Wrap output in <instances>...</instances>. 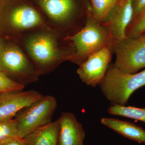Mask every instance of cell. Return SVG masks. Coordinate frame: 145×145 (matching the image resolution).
<instances>
[{"label": "cell", "mask_w": 145, "mask_h": 145, "mask_svg": "<svg viewBox=\"0 0 145 145\" xmlns=\"http://www.w3.org/2000/svg\"><path fill=\"white\" fill-rule=\"evenodd\" d=\"M42 11V15L50 28L65 36L72 35L78 23L77 7L75 0H36Z\"/></svg>", "instance_id": "obj_5"}, {"label": "cell", "mask_w": 145, "mask_h": 145, "mask_svg": "<svg viewBox=\"0 0 145 145\" xmlns=\"http://www.w3.org/2000/svg\"><path fill=\"white\" fill-rule=\"evenodd\" d=\"M66 39L74 48L71 61L78 65L105 47L108 46L112 48V43L107 31L92 13H88L82 28L72 35L67 36Z\"/></svg>", "instance_id": "obj_2"}, {"label": "cell", "mask_w": 145, "mask_h": 145, "mask_svg": "<svg viewBox=\"0 0 145 145\" xmlns=\"http://www.w3.org/2000/svg\"><path fill=\"white\" fill-rule=\"evenodd\" d=\"M132 2L133 9V20L145 8V0H132Z\"/></svg>", "instance_id": "obj_19"}, {"label": "cell", "mask_w": 145, "mask_h": 145, "mask_svg": "<svg viewBox=\"0 0 145 145\" xmlns=\"http://www.w3.org/2000/svg\"><path fill=\"white\" fill-rule=\"evenodd\" d=\"M111 48L108 46L105 47L79 65L77 72L83 82L93 87L100 85L111 61Z\"/></svg>", "instance_id": "obj_8"}, {"label": "cell", "mask_w": 145, "mask_h": 145, "mask_svg": "<svg viewBox=\"0 0 145 145\" xmlns=\"http://www.w3.org/2000/svg\"><path fill=\"white\" fill-rule=\"evenodd\" d=\"M16 137H19L16 119L0 122V143Z\"/></svg>", "instance_id": "obj_17"}, {"label": "cell", "mask_w": 145, "mask_h": 145, "mask_svg": "<svg viewBox=\"0 0 145 145\" xmlns=\"http://www.w3.org/2000/svg\"><path fill=\"white\" fill-rule=\"evenodd\" d=\"M0 145H25L23 138L13 137L0 143Z\"/></svg>", "instance_id": "obj_20"}, {"label": "cell", "mask_w": 145, "mask_h": 145, "mask_svg": "<svg viewBox=\"0 0 145 145\" xmlns=\"http://www.w3.org/2000/svg\"><path fill=\"white\" fill-rule=\"evenodd\" d=\"M66 36L47 27L28 33L18 42L40 76L52 72L65 61H71L74 48Z\"/></svg>", "instance_id": "obj_1"}, {"label": "cell", "mask_w": 145, "mask_h": 145, "mask_svg": "<svg viewBox=\"0 0 145 145\" xmlns=\"http://www.w3.org/2000/svg\"><path fill=\"white\" fill-rule=\"evenodd\" d=\"M57 106L56 99L51 96L41 99L19 112L15 118L18 136L24 138L30 133L51 122Z\"/></svg>", "instance_id": "obj_6"}, {"label": "cell", "mask_w": 145, "mask_h": 145, "mask_svg": "<svg viewBox=\"0 0 145 145\" xmlns=\"http://www.w3.org/2000/svg\"><path fill=\"white\" fill-rule=\"evenodd\" d=\"M0 66L2 72L14 76L25 86L39 80L34 65L18 44L0 43Z\"/></svg>", "instance_id": "obj_4"}, {"label": "cell", "mask_w": 145, "mask_h": 145, "mask_svg": "<svg viewBox=\"0 0 145 145\" xmlns=\"http://www.w3.org/2000/svg\"><path fill=\"white\" fill-rule=\"evenodd\" d=\"M43 95L34 90L19 91L0 95V122L14 119L23 109L39 100Z\"/></svg>", "instance_id": "obj_10"}, {"label": "cell", "mask_w": 145, "mask_h": 145, "mask_svg": "<svg viewBox=\"0 0 145 145\" xmlns=\"http://www.w3.org/2000/svg\"><path fill=\"white\" fill-rule=\"evenodd\" d=\"M133 16L132 0H125L118 4L102 24L109 35L112 48L115 42L126 38V31Z\"/></svg>", "instance_id": "obj_9"}, {"label": "cell", "mask_w": 145, "mask_h": 145, "mask_svg": "<svg viewBox=\"0 0 145 145\" xmlns=\"http://www.w3.org/2000/svg\"><path fill=\"white\" fill-rule=\"evenodd\" d=\"M145 33V8L131 21L126 31L127 38H136Z\"/></svg>", "instance_id": "obj_16"}, {"label": "cell", "mask_w": 145, "mask_h": 145, "mask_svg": "<svg viewBox=\"0 0 145 145\" xmlns=\"http://www.w3.org/2000/svg\"><path fill=\"white\" fill-rule=\"evenodd\" d=\"M59 121L58 145H83L85 138L84 130L75 115L63 112Z\"/></svg>", "instance_id": "obj_11"}, {"label": "cell", "mask_w": 145, "mask_h": 145, "mask_svg": "<svg viewBox=\"0 0 145 145\" xmlns=\"http://www.w3.org/2000/svg\"><path fill=\"white\" fill-rule=\"evenodd\" d=\"M0 71H1V66H0Z\"/></svg>", "instance_id": "obj_22"}, {"label": "cell", "mask_w": 145, "mask_h": 145, "mask_svg": "<svg viewBox=\"0 0 145 145\" xmlns=\"http://www.w3.org/2000/svg\"><path fill=\"white\" fill-rule=\"evenodd\" d=\"M144 35H145V33H144Z\"/></svg>", "instance_id": "obj_23"}, {"label": "cell", "mask_w": 145, "mask_h": 145, "mask_svg": "<svg viewBox=\"0 0 145 145\" xmlns=\"http://www.w3.org/2000/svg\"><path fill=\"white\" fill-rule=\"evenodd\" d=\"M125 0H120V1H119V3L120 2H122L123 1H124Z\"/></svg>", "instance_id": "obj_21"}, {"label": "cell", "mask_w": 145, "mask_h": 145, "mask_svg": "<svg viewBox=\"0 0 145 145\" xmlns=\"http://www.w3.org/2000/svg\"><path fill=\"white\" fill-rule=\"evenodd\" d=\"M59 121L43 126L24 137L25 145H58Z\"/></svg>", "instance_id": "obj_12"}, {"label": "cell", "mask_w": 145, "mask_h": 145, "mask_svg": "<svg viewBox=\"0 0 145 145\" xmlns=\"http://www.w3.org/2000/svg\"><path fill=\"white\" fill-rule=\"evenodd\" d=\"M120 0H91L92 13L99 22L102 24L119 3Z\"/></svg>", "instance_id": "obj_15"}, {"label": "cell", "mask_w": 145, "mask_h": 145, "mask_svg": "<svg viewBox=\"0 0 145 145\" xmlns=\"http://www.w3.org/2000/svg\"><path fill=\"white\" fill-rule=\"evenodd\" d=\"M128 145L126 144V145Z\"/></svg>", "instance_id": "obj_24"}, {"label": "cell", "mask_w": 145, "mask_h": 145, "mask_svg": "<svg viewBox=\"0 0 145 145\" xmlns=\"http://www.w3.org/2000/svg\"><path fill=\"white\" fill-rule=\"evenodd\" d=\"M25 86L9 78L4 72L0 71V95L12 91L24 89Z\"/></svg>", "instance_id": "obj_18"}, {"label": "cell", "mask_w": 145, "mask_h": 145, "mask_svg": "<svg viewBox=\"0 0 145 145\" xmlns=\"http://www.w3.org/2000/svg\"><path fill=\"white\" fill-rule=\"evenodd\" d=\"M112 48L116 54L114 66L127 73H137L145 68V35L126 38L115 42Z\"/></svg>", "instance_id": "obj_7"}, {"label": "cell", "mask_w": 145, "mask_h": 145, "mask_svg": "<svg viewBox=\"0 0 145 145\" xmlns=\"http://www.w3.org/2000/svg\"><path fill=\"white\" fill-rule=\"evenodd\" d=\"M145 86V69L137 73H127L111 65L100 84L101 91L112 105L125 106L135 91Z\"/></svg>", "instance_id": "obj_3"}, {"label": "cell", "mask_w": 145, "mask_h": 145, "mask_svg": "<svg viewBox=\"0 0 145 145\" xmlns=\"http://www.w3.org/2000/svg\"><path fill=\"white\" fill-rule=\"evenodd\" d=\"M101 123L118 134L139 144H145V129L127 121L110 118H103Z\"/></svg>", "instance_id": "obj_13"}, {"label": "cell", "mask_w": 145, "mask_h": 145, "mask_svg": "<svg viewBox=\"0 0 145 145\" xmlns=\"http://www.w3.org/2000/svg\"><path fill=\"white\" fill-rule=\"evenodd\" d=\"M108 112L111 115L130 118L145 123V108L112 105L108 109Z\"/></svg>", "instance_id": "obj_14"}]
</instances>
